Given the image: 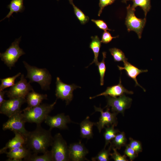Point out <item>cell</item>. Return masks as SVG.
I'll list each match as a JSON object with an SVG mask.
<instances>
[{
	"instance_id": "cell-2",
	"label": "cell",
	"mask_w": 161,
	"mask_h": 161,
	"mask_svg": "<svg viewBox=\"0 0 161 161\" xmlns=\"http://www.w3.org/2000/svg\"><path fill=\"white\" fill-rule=\"evenodd\" d=\"M56 101L57 100L52 104H41L34 107L27 106L22 110L26 122L41 124L53 109Z\"/></svg>"
},
{
	"instance_id": "cell-37",
	"label": "cell",
	"mask_w": 161,
	"mask_h": 161,
	"mask_svg": "<svg viewBox=\"0 0 161 161\" xmlns=\"http://www.w3.org/2000/svg\"><path fill=\"white\" fill-rule=\"evenodd\" d=\"M118 36L112 37L111 34L107 31H104L103 33L102 36L101 41L104 44H108L111 42L114 38L118 37Z\"/></svg>"
},
{
	"instance_id": "cell-40",
	"label": "cell",
	"mask_w": 161,
	"mask_h": 161,
	"mask_svg": "<svg viewBox=\"0 0 161 161\" xmlns=\"http://www.w3.org/2000/svg\"><path fill=\"white\" fill-rule=\"evenodd\" d=\"M57 0L58 1L59 0Z\"/></svg>"
},
{
	"instance_id": "cell-22",
	"label": "cell",
	"mask_w": 161,
	"mask_h": 161,
	"mask_svg": "<svg viewBox=\"0 0 161 161\" xmlns=\"http://www.w3.org/2000/svg\"><path fill=\"white\" fill-rule=\"evenodd\" d=\"M92 41L89 44V48L92 50L94 55V59L90 65L95 63L97 65L98 61V58L101 46V42L99 37L97 35L91 36Z\"/></svg>"
},
{
	"instance_id": "cell-9",
	"label": "cell",
	"mask_w": 161,
	"mask_h": 161,
	"mask_svg": "<svg viewBox=\"0 0 161 161\" xmlns=\"http://www.w3.org/2000/svg\"><path fill=\"white\" fill-rule=\"evenodd\" d=\"M107 99V105L105 108L111 107L112 112L117 114L120 113L124 115L125 110L130 108L132 99L126 96L124 94L118 97L109 96L106 97Z\"/></svg>"
},
{
	"instance_id": "cell-15",
	"label": "cell",
	"mask_w": 161,
	"mask_h": 161,
	"mask_svg": "<svg viewBox=\"0 0 161 161\" xmlns=\"http://www.w3.org/2000/svg\"><path fill=\"white\" fill-rule=\"evenodd\" d=\"M133 93L132 91L128 90L123 86L121 84L120 78L119 83L118 84L107 87L104 92L94 97H90L89 99H92L100 96H104L105 97L109 96L116 97L117 96H121L125 93L132 94Z\"/></svg>"
},
{
	"instance_id": "cell-25",
	"label": "cell",
	"mask_w": 161,
	"mask_h": 161,
	"mask_svg": "<svg viewBox=\"0 0 161 161\" xmlns=\"http://www.w3.org/2000/svg\"><path fill=\"white\" fill-rule=\"evenodd\" d=\"M115 126L114 125H112L105 128V131L104 133V137L105 143L104 148H105L109 144L111 143L117 133L120 132L118 129L114 128Z\"/></svg>"
},
{
	"instance_id": "cell-33",
	"label": "cell",
	"mask_w": 161,
	"mask_h": 161,
	"mask_svg": "<svg viewBox=\"0 0 161 161\" xmlns=\"http://www.w3.org/2000/svg\"><path fill=\"white\" fill-rule=\"evenodd\" d=\"M125 146L126 148L124 151L125 154L129 158L130 161H133L138 157V153L131 148L129 145H126Z\"/></svg>"
},
{
	"instance_id": "cell-11",
	"label": "cell",
	"mask_w": 161,
	"mask_h": 161,
	"mask_svg": "<svg viewBox=\"0 0 161 161\" xmlns=\"http://www.w3.org/2000/svg\"><path fill=\"white\" fill-rule=\"evenodd\" d=\"M94 108L95 112H100L101 113L99 121L95 124L99 132H100L101 130L106 126L109 127L112 125L115 126H117L118 122L117 115V113L110 112L109 108H107L105 112L100 107H97L94 106Z\"/></svg>"
},
{
	"instance_id": "cell-30",
	"label": "cell",
	"mask_w": 161,
	"mask_h": 161,
	"mask_svg": "<svg viewBox=\"0 0 161 161\" xmlns=\"http://www.w3.org/2000/svg\"><path fill=\"white\" fill-rule=\"evenodd\" d=\"M109 51L113 56L114 61L123 62L128 60L126 57L124 53L119 49L113 48L110 49Z\"/></svg>"
},
{
	"instance_id": "cell-1",
	"label": "cell",
	"mask_w": 161,
	"mask_h": 161,
	"mask_svg": "<svg viewBox=\"0 0 161 161\" xmlns=\"http://www.w3.org/2000/svg\"><path fill=\"white\" fill-rule=\"evenodd\" d=\"M35 129L29 131L25 137V145L33 153L44 154L51 146L53 137L51 134L52 129L46 130L41 124H38Z\"/></svg>"
},
{
	"instance_id": "cell-6",
	"label": "cell",
	"mask_w": 161,
	"mask_h": 161,
	"mask_svg": "<svg viewBox=\"0 0 161 161\" xmlns=\"http://www.w3.org/2000/svg\"><path fill=\"white\" fill-rule=\"evenodd\" d=\"M127 14L125 24L129 32L133 31L137 34L139 39L141 38L142 32L146 22L145 17L143 18H137L135 15V8L129 5L126 7Z\"/></svg>"
},
{
	"instance_id": "cell-29",
	"label": "cell",
	"mask_w": 161,
	"mask_h": 161,
	"mask_svg": "<svg viewBox=\"0 0 161 161\" xmlns=\"http://www.w3.org/2000/svg\"><path fill=\"white\" fill-rule=\"evenodd\" d=\"M112 148L110 145L109 148L107 150L104 148L100 151L97 155L93 157L92 160V161H108L109 160V156L110 155V151Z\"/></svg>"
},
{
	"instance_id": "cell-38",
	"label": "cell",
	"mask_w": 161,
	"mask_h": 161,
	"mask_svg": "<svg viewBox=\"0 0 161 161\" xmlns=\"http://www.w3.org/2000/svg\"><path fill=\"white\" fill-rule=\"evenodd\" d=\"M7 91L6 90L0 91V106L6 100L4 99V95Z\"/></svg>"
},
{
	"instance_id": "cell-39",
	"label": "cell",
	"mask_w": 161,
	"mask_h": 161,
	"mask_svg": "<svg viewBox=\"0 0 161 161\" xmlns=\"http://www.w3.org/2000/svg\"><path fill=\"white\" fill-rule=\"evenodd\" d=\"M130 0H123V2H125V3H126L127 1H130Z\"/></svg>"
},
{
	"instance_id": "cell-26",
	"label": "cell",
	"mask_w": 161,
	"mask_h": 161,
	"mask_svg": "<svg viewBox=\"0 0 161 161\" xmlns=\"http://www.w3.org/2000/svg\"><path fill=\"white\" fill-rule=\"evenodd\" d=\"M133 2L131 7L135 8L137 7H140L144 12L145 17L151 8V0H131Z\"/></svg>"
},
{
	"instance_id": "cell-21",
	"label": "cell",
	"mask_w": 161,
	"mask_h": 161,
	"mask_svg": "<svg viewBox=\"0 0 161 161\" xmlns=\"http://www.w3.org/2000/svg\"><path fill=\"white\" fill-rule=\"evenodd\" d=\"M10 11L6 17L1 20L0 21L6 18H10L13 13H21L24 10V7L23 4V0H12L10 4L8 5Z\"/></svg>"
},
{
	"instance_id": "cell-35",
	"label": "cell",
	"mask_w": 161,
	"mask_h": 161,
	"mask_svg": "<svg viewBox=\"0 0 161 161\" xmlns=\"http://www.w3.org/2000/svg\"><path fill=\"white\" fill-rule=\"evenodd\" d=\"M91 21L94 23L99 29L104 31H112L108 27L107 24L103 21L100 19H92Z\"/></svg>"
},
{
	"instance_id": "cell-13",
	"label": "cell",
	"mask_w": 161,
	"mask_h": 161,
	"mask_svg": "<svg viewBox=\"0 0 161 161\" xmlns=\"http://www.w3.org/2000/svg\"><path fill=\"white\" fill-rule=\"evenodd\" d=\"M44 122L49 127V129L52 130L54 128L61 130L67 129V124L73 123L69 116L65 115L64 113L59 114L54 116H51L49 115Z\"/></svg>"
},
{
	"instance_id": "cell-24",
	"label": "cell",
	"mask_w": 161,
	"mask_h": 161,
	"mask_svg": "<svg viewBox=\"0 0 161 161\" xmlns=\"http://www.w3.org/2000/svg\"><path fill=\"white\" fill-rule=\"evenodd\" d=\"M127 140L124 132L117 133L110 143L112 147L120 149L122 146L126 145Z\"/></svg>"
},
{
	"instance_id": "cell-31",
	"label": "cell",
	"mask_w": 161,
	"mask_h": 161,
	"mask_svg": "<svg viewBox=\"0 0 161 161\" xmlns=\"http://www.w3.org/2000/svg\"><path fill=\"white\" fill-rule=\"evenodd\" d=\"M103 59L101 61L98 62L97 65L100 76V85L103 86L104 83V77L106 71V66L105 63V59L106 57V52H102Z\"/></svg>"
},
{
	"instance_id": "cell-19",
	"label": "cell",
	"mask_w": 161,
	"mask_h": 161,
	"mask_svg": "<svg viewBox=\"0 0 161 161\" xmlns=\"http://www.w3.org/2000/svg\"><path fill=\"white\" fill-rule=\"evenodd\" d=\"M47 94H41L36 92L34 90L30 92L27 95L26 99L28 107H34L41 104L42 101L47 99Z\"/></svg>"
},
{
	"instance_id": "cell-20",
	"label": "cell",
	"mask_w": 161,
	"mask_h": 161,
	"mask_svg": "<svg viewBox=\"0 0 161 161\" xmlns=\"http://www.w3.org/2000/svg\"><path fill=\"white\" fill-rule=\"evenodd\" d=\"M96 123L89 120V117L82 121L80 124V136L82 138L88 139L92 138L93 136V127Z\"/></svg>"
},
{
	"instance_id": "cell-36",
	"label": "cell",
	"mask_w": 161,
	"mask_h": 161,
	"mask_svg": "<svg viewBox=\"0 0 161 161\" xmlns=\"http://www.w3.org/2000/svg\"><path fill=\"white\" fill-rule=\"evenodd\" d=\"M116 0H99V9L98 15L100 16L102 11L106 7L112 4Z\"/></svg>"
},
{
	"instance_id": "cell-7",
	"label": "cell",
	"mask_w": 161,
	"mask_h": 161,
	"mask_svg": "<svg viewBox=\"0 0 161 161\" xmlns=\"http://www.w3.org/2000/svg\"><path fill=\"white\" fill-rule=\"evenodd\" d=\"M25 123L22 111L20 110L9 117L8 120L3 124L2 129L18 132L25 138L29 132L25 128Z\"/></svg>"
},
{
	"instance_id": "cell-18",
	"label": "cell",
	"mask_w": 161,
	"mask_h": 161,
	"mask_svg": "<svg viewBox=\"0 0 161 161\" xmlns=\"http://www.w3.org/2000/svg\"><path fill=\"white\" fill-rule=\"evenodd\" d=\"M13 132L15 134V136L12 139L9 140L6 143L5 146L0 150L1 154H4L7 149L10 151L25 145V137L18 132Z\"/></svg>"
},
{
	"instance_id": "cell-14",
	"label": "cell",
	"mask_w": 161,
	"mask_h": 161,
	"mask_svg": "<svg viewBox=\"0 0 161 161\" xmlns=\"http://www.w3.org/2000/svg\"><path fill=\"white\" fill-rule=\"evenodd\" d=\"M69 148L70 160L81 161L86 160L85 157L88 151L80 142L70 144Z\"/></svg>"
},
{
	"instance_id": "cell-4",
	"label": "cell",
	"mask_w": 161,
	"mask_h": 161,
	"mask_svg": "<svg viewBox=\"0 0 161 161\" xmlns=\"http://www.w3.org/2000/svg\"><path fill=\"white\" fill-rule=\"evenodd\" d=\"M51 146L53 161L70 160L69 146L60 133L54 136Z\"/></svg>"
},
{
	"instance_id": "cell-23",
	"label": "cell",
	"mask_w": 161,
	"mask_h": 161,
	"mask_svg": "<svg viewBox=\"0 0 161 161\" xmlns=\"http://www.w3.org/2000/svg\"><path fill=\"white\" fill-rule=\"evenodd\" d=\"M33 153L28 157L24 159L25 161H53L52 155L51 151L48 150L46 152L41 155Z\"/></svg>"
},
{
	"instance_id": "cell-10",
	"label": "cell",
	"mask_w": 161,
	"mask_h": 161,
	"mask_svg": "<svg viewBox=\"0 0 161 161\" xmlns=\"http://www.w3.org/2000/svg\"><path fill=\"white\" fill-rule=\"evenodd\" d=\"M56 96L57 99L65 100L66 105H68L72 100L74 90L77 88H80L74 84H66L62 82L58 77L56 78Z\"/></svg>"
},
{
	"instance_id": "cell-27",
	"label": "cell",
	"mask_w": 161,
	"mask_h": 161,
	"mask_svg": "<svg viewBox=\"0 0 161 161\" xmlns=\"http://www.w3.org/2000/svg\"><path fill=\"white\" fill-rule=\"evenodd\" d=\"M70 4H71L74 9V13L77 18L83 25L88 22L89 18L86 16L84 13L74 4L73 0H68Z\"/></svg>"
},
{
	"instance_id": "cell-34",
	"label": "cell",
	"mask_w": 161,
	"mask_h": 161,
	"mask_svg": "<svg viewBox=\"0 0 161 161\" xmlns=\"http://www.w3.org/2000/svg\"><path fill=\"white\" fill-rule=\"evenodd\" d=\"M114 152L111 153V158L113 159L115 161H128L129 160L127 159V156L125 154L121 155L117 151V149L112 147Z\"/></svg>"
},
{
	"instance_id": "cell-16",
	"label": "cell",
	"mask_w": 161,
	"mask_h": 161,
	"mask_svg": "<svg viewBox=\"0 0 161 161\" xmlns=\"http://www.w3.org/2000/svg\"><path fill=\"white\" fill-rule=\"evenodd\" d=\"M32 152L24 145L8 151H6L4 154H5L8 158L7 161H21L28 157Z\"/></svg>"
},
{
	"instance_id": "cell-28",
	"label": "cell",
	"mask_w": 161,
	"mask_h": 161,
	"mask_svg": "<svg viewBox=\"0 0 161 161\" xmlns=\"http://www.w3.org/2000/svg\"><path fill=\"white\" fill-rule=\"evenodd\" d=\"M21 74V72H19L12 77L0 79L1 83L0 86V91L4 90L6 88L14 86L15 84L16 79L19 77Z\"/></svg>"
},
{
	"instance_id": "cell-12",
	"label": "cell",
	"mask_w": 161,
	"mask_h": 161,
	"mask_svg": "<svg viewBox=\"0 0 161 161\" xmlns=\"http://www.w3.org/2000/svg\"><path fill=\"white\" fill-rule=\"evenodd\" d=\"M26 102V98H13L6 100L0 106V113L9 117L20 111L21 106Z\"/></svg>"
},
{
	"instance_id": "cell-3",
	"label": "cell",
	"mask_w": 161,
	"mask_h": 161,
	"mask_svg": "<svg viewBox=\"0 0 161 161\" xmlns=\"http://www.w3.org/2000/svg\"><path fill=\"white\" fill-rule=\"evenodd\" d=\"M23 62L27 71L26 78L30 79L29 82H37L40 85L42 89H49L52 76L47 70L46 68H39L31 66L25 61Z\"/></svg>"
},
{
	"instance_id": "cell-8",
	"label": "cell",
	"mask_w": 161,
	"mask_h": 161,
	"mask_svg": "<svg viewBox=\"0 0 161 161\" xmlns=\"http://www.w3.org/2000/svg\"><path fill=\"white\" fill-rule=\"evenodd\" d=\"M29 82H27L24 74L21 75L20 80L11 87L6 94L9 98L26 97L31 91L33 90Z\"/></svg>"
},
{
	"instance_id": "cell-5",
	"label": "cell",
	"mask_w": 161,
	"mask_h": 161,
	"mask_svg": "<svg viewBox=\"0 0 161 161\" xmlns=\"http://www.w3.org/2000/svg\"><path fill=\"white\" fill-rule=\"evenodd\" d=\"M21 39V37L16 39L4 52L0 53L1 60L10 69L15 66L19 57L25 54L19 47Z\"/></svg>"
},
{
	"instance_id": "cell-17",
	"label": "cell",
	"mask_w": 161,
	"mask_h": 161,
	"mask_svg": "<svg viewBox=\"0 0 161 161\" xmlns=\"http://www.w3.org/2000/svg\"><path fill=\"white\" fill-rule=\"evenodd\" d=\"M128 60L123 62L124 67H121L117 66L119 69L120 70H125L127 75L129 78H132L135 83V86H138L142 88L144 92L145 90L138 83L137 79V77L141 73L147 72L148 71L147 69L143 70L139 69L136 66L132 65L128 61Z\"/></svg>"
},
{
	"instance_id": "cell-32",
	"label": "cell",
	"mask_w": 161,
	"mask_h": 161,
	"mask_svg": "<svg viewBox=\"0 0 161 161\" xmlns=\"http://www.w3.org/2000/svg\"><path fill=\"white\" fill-rule=\"evenodd\" d=\"M129 145L137 153H139L142 151L143 148L141 143L138 140H134L130 137Z\"/></svg>"
}]
</instances>
